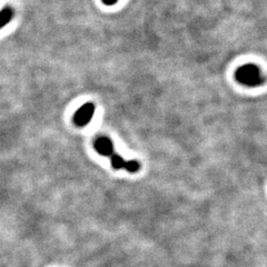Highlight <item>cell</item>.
<instances>
[{
  "label": "cell",
  "mask_w": 267,
  "mask_h": 267,
  "mask_svg": "<svg viewBox=\"0 0 267 267\" xmlns=\"http://www.w3.org/2000/svg\"><path fill=\"white\" fill-rule=\"evenodd\" d=\"M235 77H236L238 83L248 87L259 86L264 82L260 69L253 63H247V65L239 67L236 71V74H235Z\"/></svg>",
  "instance_id": "obj_1"
},
{
  "label": "cell",
  "mask_w": 267,
  "mask_h": 267,
  "mask_svg": "<svg viewBox=\"0 0 267 267\" xmlns=\"http://www.w3.org/2000/svg\"><path fill=\"white\" fill-rule=\"evenodd\" d=\"M111 166H113L115 169L124 168L125 159L119 156V155H113V156H111Z\"/></svg>",
  "instance_id": "obj_5"
},
{
  "label": "cell",
  "mask_w": 267,
  "mask_h": 267,
  "mask_svg": "<svg viewBox=\"0 0 267 267\" xmlns=\"http://www.w3.org/2000/svg\"><path fill=\"white\" fill-rule=\"evenodd\" d=\"M95 113V105L92 103L84 104L74 115V122L79 127L86 126L92 120Z\"/></svg>",
  "instance_id": "obj_2"
},
{
  "label": "cell",
  "mask_w": 267,
  "mask_h": 267,
  "mask_svg": "<svg viewBox=\"0 0 267 267\" xmlns=\"http://www.w3.org/2000/svg\"><path fill=\"white\" fill-rule=\"evenodd\" d=\"M124 168L126 170H128L129 173H136L138 172V169H140V163L137 162V160H128V162H125V166Z\"/></svg>",
  "instance_id": "obj_6"
},
{
  "label": "cell",
  "mask_w": 267,
  "mask_h": 267,
  "mask_svg": "<svg viewBox=\"0 0 267 267\" xmlns=\"http://www.w3.org/2000/svg\"><path fill=\"white\" fill-rule=\"evenodd\" d=\"M14 15H15L14 9L8 6L5 7L2 12H0V29L4 28L5 26L12 21V19L14 18Z\"/></svg>",
  "instance_id": "obj_4"
},
{
  "label": "cell",
  "mask_w": 267,
  "mask_h": 267,
  "mask_svg": "<svg viewBox=\"0 0 267 267\" xmlns=\"http://www.w3.org/2000/svg\"><path fill=\"white\" fill-rule=\"evenodd\" d=\"M94 147L96 152L101 155V156H110V155H113L114 152L113 143H111L108 137L105 136L97 138L94 143Z\"/></svg>",
  "instance_id": "obj_3"
},
{
  "label": "cell",
  "mask_w": 267,
  "mask_h": 267,
  "mask_svg": "<svg viewBox=\"0 0 267 267\" xmlns=\"http://www.w3.org/2000/svg\"><path fill=\"white\" fill-rule=\"evenodd\" d=\"M101 2H103V4L106 5V6H114L118 0H101Z\"/></svg>",
  "instance_id": "obj_7"
}]
</instances>
